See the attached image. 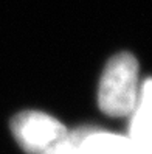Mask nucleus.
<instances>
[{"label":"nucleus","instance_id":"nucleus-1","mask_svg":"<svg viewBox=\"0 0 152 154\" xmlns=\"http://www.w3.org/2000/svg\"><path fill=\"white\" fill-rule=\"evenodd\" d=\"M140 95L138 64L130 53L113 56L104 69L98 90L101 111L112 117H123L133 111Z\"/></svg>","mask_w":152,"mask_h":154},{"label":"nucleus","instance_id":"nucleus-2","mask_svg":"<svg viewBox=\"0 0 152 154\" xmlns=\"http://www.w3.org/2000/svg\"><path fill=\"white\" fill-rule=\"evenodd\" d=\"M11 129L17 143L30 154H42L67 134L61 122L39 111L17 114L11 122Z\"/></svg>","mask_w":152,"mask_h":154},{"label":"nucleus","instance_id":"nucleus-3","mask_svg":"<svg viewBox=\"0 0 152 154\" xmlns=\"http://www.w3.org/2000/svg\"><path fill=\"white\" fill-rule=\"evenodd\" d=\"M129 140L145 152H152V79L145 81L132 111Z\"/></svg>","mask_w":152,"mask_h":154},{"label":"nucleus","instance_id":"nucleus-4","mask_svg":"<svg viewBox=\"0 0 152 154\" xmlns=\"http://www.w3.org/2000/svg\"><path fill=\"white\" fill-rule=\"evenodd\" d=\"M129 137L90 129L78 148V154H143Z\"/></svg>","mask_w":152,"mask_h":154},{"label":"nucleus","instance_id":"nucleus-5","mask_svg":"<svg viewBox=\"0 0 152 154\" xmlns=\"http://www.w3.org/2000/svg\"><path fill=\"white\" fill-rule=\"evenodd\" d=\"M88 131H90V128H81V129H76L75 132H67L64 137L55 142L42 154H78L79 145L88 134Z\"/></svg>","mask_w":152,"mask_h":154},{"label":"nucleus","instance_id":"nucleus-6","mask_svg":"<svg viewBox=\"0 0 152 154\" xmlns=\"http://www.w3.org/2000/svg\"><path fill=\"white\" fill-rule=\"evenodd\" d=\"M143 154H152V152H143Z\"/></svg>","mask_w":152,"mask_h":154}]
</instances>
